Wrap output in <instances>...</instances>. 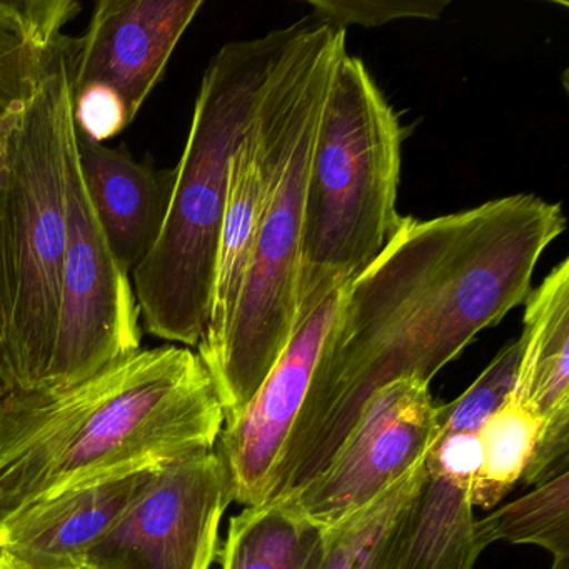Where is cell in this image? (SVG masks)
<instances>
[{
	"label": "cell",
	"instance_id": "cell-1",
	"mask_svg": "<svg viewBox=\"0 0 569 569\" xmlns=\"http://www.w3.org/2000/svg\"><path fill=\"white\" fill-rule=\"evenodd\" d=\"M559 202L515 194L419 221L402 218L381 254L339 291L308 399L266 501L295 495L335 455L372 392L431 379L479 332L525 305Z\"/></svg>",
	"mask_w": 569,
	"mask_h": 569
},
{
	"label": "cell",
	"instance_id": "cell-2",
	"mask_svg": "<svg viewBox=\"0 0 569 569\" xmlns=\"http://www.w3.org/2000/svg\"><path fill=\"white\" fill-rule=\"evenodd\" d=\"M224 411L198 352L139 349L81 385L0 399V522L102 472L214 449Z\"/></svg>",
	"mask_w": 569,
	"mask_h": 569
},
{
	"label": "cell",
	"instance_id": "cell-3",
	"mask_svg": "<svg viewBox=\"0 0 569 569\" xmlns=\"http://www.w3.org/2000/svg\"><path fill=\"white\" fill-rule=\"evenodd\" d=\"M295 24L222 46L206 68L161 236L132 271L146 332L198 348L211 316L229 162Z\"/></svg>",
	"mask_w": 569,
	"mask_h": 569
},
{
	"label": "cell",
	"instance_id": "cell-4",
	"mask_svg": "<svg viewBox=\"0 0 569 569\" xmlns=\"http://www.w3.org/2000/svg\"><path fill=\"white\" fill-rule=\"evenodd\" d=\"M406 129L365 62L339 59L312 141L296 281V329L365 271L401 224Z\"/></svg>",
	"mask_w": 569,
	"mask_h": 569
},
{
	"label": "cell",
	"instance_id": "cell-5",
	"mask_svg": "<svg viewBox=\"0 0 569 569\" xmlns=\"http://www.w3.org/2000/svg\"><path fill=\"white\" fill-rule=\"evenodd\" d=\"M62 49L6 136L0 158L11 315L0 348V399L41 395L54 352L68 246L74 146L72 58Z\"/></svg>",
	"mask_w": 569,
	"mask_h": 569
},
{
	"label": "cell",
	"instance_id": "cell-6",
	"mask_svg": "<svg viewBox=\"0 0 569 569\" xmlns=\"http://www.w3.org/2000/svg\"><path fill=\"white\" fill-rule=\"evenodd\" d=\"M69 232L61 309L44 392L64 391L141 349V312L131 274L116 261L76 158L68 169Z\"/></svg>",
	"mask_w": 569,
	"mask_h": 569
},
{
	"label": "cell",
	"instance_id": "cell-7",
	"mask_svg": "<svg viewBox=\"0 0 569 569\" xmlns=\"http://www.w3.org/2000/svg\"><path fill=\"white\" fill-rule=\"evenodd\" d=\"M441 425L428 382L398 378L365 402L325 468L286 499L326 531L372 505L425 461Z\"/></svg>",
	"mask_w": 569,
	"mask_h": 569
},
{
	"label": "cell",
	"instance_id": "cell-8",
	"mask_svg": "<svg viewBox=\"0 0 569 569\" xmlns=\"http://www.w3.org/2000/svg\"><path fill=\"white\" fill-rule=\"evenodd\" d=\"M228 471L214 449L168 459L82 569H209L231 505Z\"/></svg>",
	"mask_w": 569,
	"mask_h": 569
},
{
	"label": "cell",
	"instance_id": "cell-9",
	"mask_svg": "<svg viewBox=\"0 0 569 569\" xmlns=\"http://www.w3.org/2000/svg\"><path fill=\"white\" fill-rule=\"evenodd\" d=\"M339 292L298 326L268 378L241 415L224 422L214 451L228 471L232 501L256 506L268 499L272 479L308 399Z\"/></svg>",
	"mask_w": 569,
	"mask_h": 569
},
{
	"label": "cell",
	"instance_id": "cell-10",
	"mask_svg": "<svg viewBox=\"0 0 569 569\" xmlns=\"http://www.w3.org/2000/svg\"><path fill=\"white\" fill-rule=\"evenodd\" d=\"M202 6V0H99L76 42L72 94L108 89L132 124Z\"/></svg>",
	"mask_w": 569,
	"mask_h": 569
},
{
	"label": "cell",
	"instance_id": "cell-11",
	"mask_svg": "<svg viewBox=\"0 0 569 569\" xmlns=\"http://www.w3.org/2000/svg\"><path fill=\"white\" fill-rule=\"evenodd\" d=\"M162 462L102 472L32 502L0 522V555L24 569H82Z\"/></svg>",
	"mask_w": 569,
	"mask_h": 569
},
{
	"label": "cell",
	"instance_id": "cell-12",
	"mask_svg": "<svg viewBox=\"0 0 569 569\" xmlns=\"http://www.w3.org/2000/svg\"><path fill=\"white\" fill-rule=\"evenodd\" d=\"M521 356L509 398L539 419L535 456L522 476L529 486L569 471V259L551 269L525 301Z\"/></svg>",
	"mask_w": 569,
	"mask_h": 569
},
{
	"label": "cell",
	"instance_id": "cell-13",
	"mask_svg": "<svg viewBox=\"0 0 569 569\" xmlns=\"http://www.w3.org/2000/svg\"><path fill=\"white\" fill-rule=\"evenodd\" d=\"M76 158L89 201L116 261L128 274L152 251L176 186V168L158 169L128 146L116 148L76 132Z\"/></svg>",
	"mask_w": 569,
	"mask_h": 569
},
{
	"label": "cell",
	"instance_id": "cell-14",
	"mask_svg": "<svg viewBox=\"0 0 569 569\" xmlns=\"http://www.w3.org/2000/svg\"><path fill=\"white\" fill-rule=\"evenodd\" d=\"M475 476L425 458V479L378 569H475Z\"/></svg>",
	"mask_w": 569,
	"mask_h": 569
},
{
	"label": "cell",
	"instance_id": "cell-15",
	"mask_svg": "<svg viewBox=\"0 0 569 569\" xmlns=\"http://www.w3.org/2000/svg\"><path fill=\"white\" fill-rule=\"evenodd\" d=\"M81 9L78 0H0V158L9 129L71 42L64 29Z\"/></svg>",
	"mask_w": 569,
	"mask_h": 569
},
{
	"label": "cell",
	"instance_id": "cell-16",
	"mask_svg": "<svg viewBox=\"0 0 569 569\" xmlns=\"http://www.w3.org/2000/svg\"><path fill=\"white\" fill-rule=\"evenodd\" d=\"M329 531L282 501L248 506L229 522L221 569H322Z\"/></svg>",
	"mask_w": 569,
	"mask_h": 569
},
{
	"label": "cell",
	"instance_id": "cell-17",
	"mask_svg": "<svg viewBox=\"0 0 569 569\" xmlns=\"http://www.w3.org/2000/svg\"><path fill=\"white\" fill-rule=\"evenodd\" d=\"M541 428V419L509 396L485 419L478 431L481 465L471 488L475 508H495L522 481Z\"/></svg>",
	"mask_w": 569,
	"mask_h": 569
},
{
	"label": "cell",
	"instance_id": "cell-18",
	"mask_svg": "<svg viewBox=\"0 0 569 569\" xmlns=\"http://www.w3.org/2000/svg\"><path fill=\"white\" fill-rule=\"evenodd\" d=\"M476 545H532L569 558V471L539 482L516 501L475 521Z\"/></svg>",
	"mask_w": 569,
	"mask_h": 569
},
{
	"label": "cell",
	"instance_id": "cell-19",
	"mask_svg": "<svg viewBox=\"0 0 569 569\" xmlns=\"http://www.w3.org/2000/svg\"><path fill=\"white\" fill-rule=\"evenodd\" d=\"M422 479L425 461L372 505L329 529L328 556L322 569H378L392 535L421 489Z\"/></svg>",
	"mask_w": 569,
	"mask_h": 569
},
{
	"label": "cell",
	"instance_id": "cell-20",
	"mask_svg": "<svg viewBox=\"0 0 569 569\" xmlns=\"http://www.w3.org/2000/svg\"><path fill=\"white\" fill-rule=\"evenodd\" d=\"M308 6L316 21L335 28H381L401 19L436 21L449 0H309Z\"/></svg>",
	"mask_w": 569,
	"mask_h": 569
},
{
	"label": "cell",
	"instance_id": "cell-21",
	"mask_svg": "<svg viewBox=\"0 0 569 569\" xmlns=\"http://www.w3.org/2000/svg\"><path fill=\"white\" fill-rule=\"evenodd\" d=\"M11 315V292H9L8 256H6L4 211L0 192V348L4 345Z\"/></svg>",
	"mask_w": 569,
	"mask_h": 569
},
{
	"label": "cell",
	"instance_id": "cell-22",
	"mask_svg": "<svg viewBox=\"0 0 569 569\" xmlns=\"http://www.w3.org/2000/svg\"><path fill=\"white\" fill-rule=\"evenodd\" d=\"M0 569H24L21 566L12 562L11 559L6 558V556L0 555Z\"/></svg>",
	"mask_w": 569,
	"mask_h": 569
},
{
	"label": "cell",
	"instance_id": "cell-23",
	"mask_svg": "<svg viewBox=\"0 0 569 569\" xmlns=\"http://www.w3.org/2000/svg\"><path fill=\"white\" fill-rule=\"evenodd\" d=\"M551 569H569V558L555 559Z\"/></svg>",
	"mask_w": 569,
	"mask_h": 569
}]
</instances>
